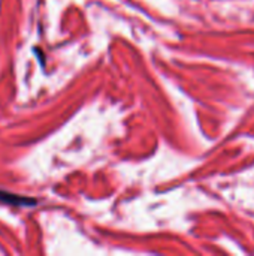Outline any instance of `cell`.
I'll return each instance as SVG.
<instances>
[{
    "instance_id": "1",
    "label": "cell",
    "mask_w": 254,
    "mask_h": 256,
    "mask_svg": "<svg viewBox=\"0 0 254 256\" xmlns=\"http://www.w3.org/2000/svg\"><path fill=\"white\" fill-rule=\"evenodd\" d=\"M0 201L6 202V204H12L16 207L21 206H34L36 200H31L28 196H22V195H16L12 192H6V190H0Z\"/></svg>"
}]
</instances>
